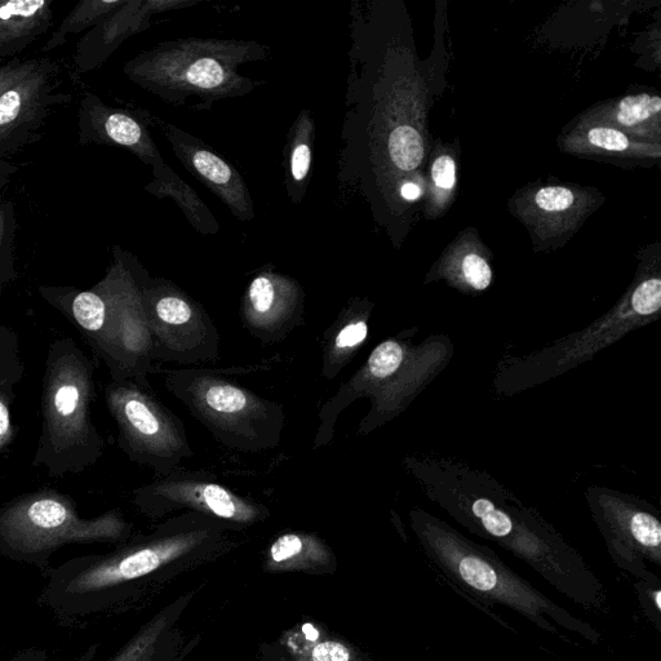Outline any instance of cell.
<instances>
[{"label": "cell", "mask_w": 661, "mask_h": 661, "mask_svg": "<svg viewBox=\"0 0 661 661\" xmlns=\"http://www.w3.org/2000/svg\"><path fill=\"white\" fill-rule=\"evenodd\" d=\"M8 661H48V654L44 649L31 647V649L17 652V654Z\"/></svg>", "instance_id": "obj_29"}, {"label": "cell", "mask_w": 661, "mask_h": 661, "mask_svg": "<svg viewBox=\"0 0 661 661\" xmlns=\"http://www.w3.org/2000/svg\"><path fill=\"white\" fill-rule=\"evenodd\" d=\"M332 562L331 549L317 535L287 532L270 545L266 567L270 571H318Z\"/></svg>", "instance_id": "obj_12"}, {"label": "cell", "mask_w": 661, "mask_h": 661, "mask_svg": "<svg viewBox=\"0 0 661 661\" xmlns=\"http://www.w3.org/2000/svg\"><path fill=\"white\" fill-rule=\"evenodd\" d=\"M269 48L256 42L186 38L159 44L141 57L135 74L150 91L171 104L198 97L202 104L246 96L256 82L238 66L263 60Z\"/></svg>", "instance_id": "obj_4"}, {"label": "cell", "mask_w": 661, "mask_h": 661, "mask_svg": "<svg viewBox=\"0 0 661 661\" xmlns=\"http://www.w3.org/2000/svg\"><path fill=\"white\" fill-rule=\"evenodd\" d=\"M574 193L563 186H548L540 189L535 202L538 207L547 212L565 211L574 204Z\"/></svg>", "instance_id": "obj_23"}, {"label": "cell", "mask_w": 661, "mask_h": 661, "mask_svg": "<svg viewBox=\"0 0 661 661\" xmlns=\"http://www.w3.org/2000/svg\"><path fill=\"white\" fill-rule=\"evenodd\" d=\"M590 144L606 150V152H624L631 143L623 132L616 131L614 128L594 127L588 132Z\"/></svg>", "instance_id": "obj_25"}, {"label": "cell", "mask_w": 661, "mask_h": 661, "mask_svg": "<svg viewBox=\"0 0 661 661\" xmlns=\"http://www.w3.org/2000/svg\"><path fill=\"white\" fill-rule=\"evenodd\" d=\"M405 359V350L397 341L388 340L376 346L368 357L362 370L374 377H390L396 375Z\"/></svg>", "instance_id": "obj_19"}, {"label": "cell", "mask_w": 661, "mask_h": 661, "mask_svg": "<svg viewBox=\"0 0 661 661\" xmlns=\"http://www.w3.org/2000/svg\"><path fill=\"white\" fill-rule=\"evenodd\" d=\"M634 589L640 600L643 614L654 624L656 631L661 632V580H636Z\"/></svg>", "instance_id": "obj_21"}, {"label": "cell", "mask_w": 661, "mask_h": 661, "mask_svg": "<svg viewBox=\"0 0 661 661\" xmlns=\"http://www.w3.org/2000/svg\"><path fill=\"white\" fill-rule=\"evenodd\" d=\"M290 137V177L291 183L288 188L294 189L291 194L295 201L297 190L306 188V180L312 167V144L314 124L309 112H303L297 118Z\"/></svg>", "instance_id": "obj_13"}, {"label": "cell", "mask_w": 661, "mask_h": 661, "mask_svg": "<svg viewBox=\"0 0 661 661\" xmlns=\"http://www.w3.org/2000/svg\"><path fill=\"white\" fill-rule=\"evenodd\" d=\"M243 327L264 345L281 343L304 323L305 294L287 275L261 272L242 299Z\"/></svg>", "instance_id": "obj_9"}, {"label": "cell", "mask_w": 661, "mask_h": 661, "mask_svg": "<svg viewBox=\"0 0 661 661\" xmlns=\"http://www.w3.org/2000/svg\"><path fill=\"white\" fill-rule=\"evenodd\" d=\"M164 387L229 450H274L286 427L285 407L242 387L224 371L161 368Z\"/></svg>", "instance_id": "obj_3"}, {"label": "cell", "mask_w": 661, "mask_h": 661, "mask_svg": "<svg viewBox=\"0 0 661 661\" xmlns=\"http://www.w3.org/2000/svg\"><path fill=\"white\" fill-rule=\"evenodd\" d=\"M136 503L150 517L192 512L216 519L233 530L254 526L270 516L265 505L221 485L207 470H173L137 491Z\"/></svg>", "instance_id": "obj_8"}, {"label": "cell", "mask_w": 661, "mask_h": 661, "mask_svg": "<svg viewBox=\"0 0 661 661\" xmlns=\"http://www.w3.org/2000/svg\"><path fill=\"white\" fill-rule=\"evenodd\" d=\"M105 131L110 139L127 148H141L154 158H161L154 145L144 141L145 133L140 124L126 114H112L105 122Z\"/></svg>", "instance_id": "obj_16"}, {"label": "cell", "mask_w": 661, "mask_h": 661, "mask_svg": "<svg viewBox=\"0 0 661 661\" xmlns=\"http://www.w3.org/2000/svg\"><path fill=\"white\" fill-rule=\"evenodd\" d=\"M414 530L424 553L443 578L464 596L477 600L478 605L489 610L507 607L541 631L566 641H570L567 633H572L590 645L601 642L596 628L550 600L492 550L472 543L437 519L417 517Z\"/></svg>", "instance_id": "obj_2"}, {"label": "cell", "mask_w": 661, "mask_h": 661, "mask_svg": "<svg viewBox=\"0 0 661 661\" xmlns=\"http://www.w3.org/2000/svg\"><path fill=\"white\" fill-rule=\"evenodd\" d=\"M79 403H81V393L73 383L60 385L53 396V408L62 419L72 417L77 412Z\"/></svg>", "instance_id": "obj_26"}, {"label": "cell", "mask_w": 661, "mask_h": 661, "mask_svg": "<svg viewBox=\"0 0 661 661\" xmlns=\"http://www.w3.org/2000/svg\"><path fill=\"white\" fill-rule=\"evenodd\" d=\"M463 273L469 285L476 288V290H486L491 285L492 272L490 265L481 256L476 254L465 256Z\"/></svg>", "instance_id": "obj_24"}, {"label": "cell", "mask_w": 661, "mask_h": 661, "mask_svg": "<svg viewBox=\"0 0 661 661\" xmlns=\"http://www.w3.org/2000/svg\"><path fill=\"white\" fill-rule=\"evenodd\" d=\"M223 523L185 512L163 523L148 538L102 556L73 558L51 569L39 601L65 620H79L124 600L137 581L171 563L223 547Z\"/></svg>", "instance_id": "obj_1"}, {"label": "cell", "mask_w": 661, "mask_h": 661, "mask_svg": "<svg viewBox=\"0 0 661 661\" xmlns=\"http://www.w3.org/2000/svg\"><path fill=\"white\" fill-rule=\"evenodd\" d=\"M402 197L407 199V201H416L420 198L421 189L419 185L407 183L402 186Z\"/></svg>", "instance_id": "obj_31"}, {"label": "cell", "mask_w": 661, "mask_h": 661, "mask_svg": "<svg viewBox=\"0 0 661 661\" xmlns=\"http://www.w3.org/2000/svg\"><path fill=\"white\" fill-rule=\"evenodd\" d=\"M131 527L117 514L82 521L68 504L39 499L0 518V553L8 560L28 563L46 575L57 549L72 543H119Z\"/></svg>", "instance_id": "obj_5"}, {"label": "cell", "mask_w": 661, "mask_h": 661, "mask_svg": "<svg viewBox=\"0 0 661 661\" xmlns=\"http://www.w3.org/2000/svg\"><path fill=\"white\" fill-rule=\"evenodd\" d=\"M390 158L399 170L414 171L424 158V143L419 131L410 126H399L390 133Z\"/></svg>", "instance_id": "obj_14"}, {"label": "cell", "mask_w": 661, "mask_h": 661, "mask_svg": "<svg viewBox=\"0 0 661 661\" xmlns=\"http://www.w3.org/2000/svg\"><path fill=\"white\" fill-rule=\"evenodd\" d=\"M144 389L132 383L118 385L110 402L121 425L124 450L159 478L166 477L193 458L194 451L184 421Z\"/></svg>", "instance_id": "obj_7"}, {"label": "cell", "mask_w": 661, "mask_h": 661, "mask_svg": "<svg viewBox=\"0 0 661 661\" xmlns=\"http://www.w3.org/2000/svg\"><path fill=\"white\" fill-rule=\"evenodd\" d=\"M661 308V281L652 278L637 287L632 296V309L638 316H652Z\"/></svg>", "instance_id": "obj_22"}, {"label": "cell", "mask_w": 661, "mask_h": 661, "mask_svg": "<svg viewBox=\"0 0 661 661\" xmlns=\"http://www.w3.org/2000/svg\"><path fill=\"white\" fill-rule=\"evenodd\" d=\"M166 137L186 170L220 198L237 219H254V202L245 180L233 166L207 149L201 141L171 124L166 126Z\"/></svg>", "instance_id": "obj_10"}, {"label": "cell", "mask_w": 661, "mask_h": 661, "mask_svg": "<svg viewBox=\"0 0 661 661\" xmlns=\"http://www.w3.org/2000/svg\"><path fill=\"white\" fill-rule=\"evenodd\" d=\"M366 305L352 303L340 312L325 332L322 345V376L328 380L341 374L368 336Z\"/></svg>", "instance_id": "obj_11"}, {"label": "cell", "mask_w": 661, "mask_h": 661, "mask_svg": "<svg viewBox=\"0 0 661 661\" xmlns=\"http://www.w3.org/2000/svg\"><path fill=\"white\" fill-rule=\"evenodd\" d=\"M8 432H10V412L4 403L0 402V438L6 437Z\"/></svg>", "instance_id": "obj_30"}, {"label": "cell", "mask_w": 661, "mask_h": 661, "mask_svg": "<svg viewBox=\"0 0 661 661\" xmlns=\"http://www.w3.org/2000/svg\"><path fill=\"white\" fill-rule=\"evenodd\" d=\"M292 652L295 661H365L349 646L331 640L306 641Z\"/></svg>", "instance_id": "obj_17"}, {"label": "cell", "mask_w": 661, "mask_h": 661, "mask_svg": "<svg viewBox=\"0 0 661 661\" xmlns=\"http://www.w3.org/2000/svg\"><path fill=\"white\" fill-rule=\"evenodd\" d=\"M140 295L152 337L153 361L194 367L220 358L219 331L192 296L164 279L146 286Z\"/></svg>", "instance_id": "obj_6"}, {"label": "cell", "mask_w": 661, "mask_h": 661, "mask_svg": "<svg viewBox=\"0 0 661 661\" xmlns=\"http://www.w3.org/2000/svg\"><path fill=\"white\" fill-rule=\"evenodd\" d=\"M22 96L17 90H12L4 93L0 97V126L10 124L21 112Z\"/></svg>", "instance_id": "obj_28"}, {"label": "cell", "mask_w": 661, "mask_h": 661, "mask_svg": "<svg viewBox=\"0 0 661 661\" xmlns=\"http://www.w3.org/2000/svg\"><path fill=\"white\" fill-rule=\"evenodd\" d=\"M167 620L164 616L153 620L109 661H153L155 649L166 629Z\"/></svg>", "instance_id": "obj_15"}, {"label": "cell", "mask_w": 661, "mask_h": 661, "mask_svg": "<svg viewBox=\"0 0 661 661\" xmlns=\"http://www.w3.org/2000/svg\"><path fill=\"white\" fill-rule=\"evenodd\" d=\"M73 314L84 330L97 332L105 326L108 308L105 301L93 292H82L75 297Z\"/></svg>", "instance_id": "obj_20"}, {"label": "cell", "mask_w": 661, "mask_h": 661, "mask_svg": "<svg viewBox=\"0 0 661 661\" xmlns=\"http://www.w3.org/2000/svg\"><path fill=\"white\" fill-rule=\"evenodd\" d=\"M661 110V99L659 96H650L647 93L628 96L620 101L616 119L624 127L637 126L651 117L658 115Z\"/></svg>", "instance_id": "obj_18"}, {"label": "cell", "mask_w": 661, "mask_h": 661, "mask_svg": "<svg viewBox=\"0 0 661 661\" xmlns=\"http://www.w3.org/2000/svg\"><path fill=\"white\" fill-rule=\"evenodd\" d=\"M434 184L439 189L451 190L456 184V164L450 155H442L432 167Z\"/></svg>", "instance_id": "obj_27"}]
</instances>
